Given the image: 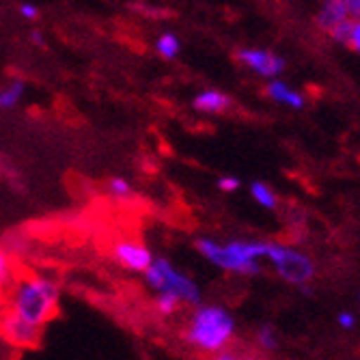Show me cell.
Wrapping results in <instances>:
<instances>
[{
	"label": "cell",
	"instance_id": "obj_21",
	"mask_svg": "<svg viewBox=\"0 0 360 360\" xmlns=\"http://www.w3.org/2000/svg\"><path fill=\"white\" fill-rule=\"evenodd\" d=\"M18 11H20V15L24 18V20H28V22H35V20H39V7L35 5V3H20V7H18Z\"/></svg>",
	"mask_w": 360,
	"mask_h": 360
},
{
	"label": "cell",
	"instance_id": "obj_22",
	"mask_svg": "<svg viewBox=\"0 0 360 360\" xmlns=\"http://www.w3.org/2000/svg\"><path fill=\"white\" fill-rule=\"evenodd\" d=\"M218 188L222 190V192H238L240 188H242V181L238 179V177H233V175H224V177H220L218 179Z\"/></svg>",
	"mask_w": 360,
	"mask_h": 360
},
{
	"label": "cell",
	"instance_id": "obj_17",
	"mask_svg": "<svg viewBox=\"0 0 360 360\" xmlns=\"http://www.w3.org/2000/svg\"><path fill=\"white\" fill-rule=\"evenodd\" d=\"M106 192L112 196L115 201H127L134 196V186L125 177H110L106 181Z\"/></svg>",
	"mask_w": 360,
	"mask_h": 360
},
{
	"label": "cell",
	"instance_id": "obj_14",
	"mask_svg": "<svg viewBox=\"0 0 360 360\" xmlns=\"http://www.w3.org/2000/svg\"><path fill=\"white\" fill-rule=\"evenodd\" d=\"M153 309L162 319H173L186 307L181 300H177L175 296H169V293H153Z\"/></svg>",
	"mask_w": 360,
	"mask_h": 360
},
{
	"label": "cell",
	"instance_id": "obj_8",
	"mask_svg": "<svg viewBox=\"0 0 360 360\" xmlns=\"http://www.w3.org/2000/svg\"><path fill=\"white\" fill-rule=\"evenodd\" d=\"M41 328H35L22 319H18L15 315H11L9 311L0 309V337H3L5 343H11L15 347H37L41 343Z\"/></svg>",
	"mask_w": 360,
	"mask_h": 360
},
{
	"label": "cell",
	"instance_id": "obj_1",
	"mask_svg": "<svg viewBox=\"0 0 360 360\" xmlns=\"http://www.w3.org/2000/svg\"><path fill=\"white\" fill-rule=\"evenodd\" d=\"M60 298L63 293L54 278L37 272H18L11 285L0 293V309L46 330L60 311Z\"/></svg>",
	"mask_w": 360,
	"mask_h": 360
},
{
	"label": "cell",
	"instance_id": "obj_24",
	"mask_svg": "<svg viewBox=\"0 0 360 360\" xmlns=\"http://www.w3.org/2000/svg\"><path fill=\"white\" fill-rule=\"evenodd\" d=\"M337 323L341 326L343 330H352V328H356V315L352 311H341L337 315Z\"/></svg>",
	"mask_w": 360,
	"mask_h": 360
},
{
	"label": "cell",
	"instance_id": "obj_23",
	"mask_svg": "<svg viewBox=\"0 0 360 360\" xmlns=\"http://www.w3.org/2000/svg\"><path fill=\"white\" fill-rule=\"evenodd\" d=\"M349 20H360V0H339Z\"/></svg>",
	"mask_w": 360,
	"mask_h": 360
},
{
	"label": "cell",
	"instance_id": "obj_5",
	"mask_svg": "<svg viewBox=\"0 0 360 360\" xmlns=\"http://www.w3.org/2000/svg\"><path fill=\"white\" fill-rule=\"evenodd\" d=\"M264 261L287 285L307 287L315 278V261L296 246L283 242H266Z\"/></svg>",
	"mask_w": 360,
	"mask_h": 360
},
{
	"label": "cell",
	"instance_id": "obj_11",
	"mask_svg": "<svg viewBox=\"0 0 360 360\" xmlns=\"http://www.w3.org/2000/svg\"><path fill=\"white\" fill-rule=\"evenodd\" d=\"M345 22H349L345 9L341 7L339 0H323L317 9V15H315V24L326 32V35H333V32L343 26Z\"/></svg>",
	"mask_w": 360,
	"mask_h": 360
},
{
	"label": "cell",
	"instance_id": "obj_18",
	"mask_svg": "<svg viewBox=\"0 0 360 360\" xmlns=\"http://www.w3.org/2000/svg\"><path fill=\"white\" fill-rule=\"evenodd\" d=\"M255 345L261 352H274L278 347V333L272 326H259L255 330Z\"/></svg>",
	"mask_w": 360,
	"mask_h": 360
},
{
	"label": "cell",
	"instance_id": "obj_13",
	"mask_svg": "<svg viewBox=\"0 0 360 360\" xmlns=\"http://www.w3.org/2000/svg\"><path fill=\"white\" fill-rule=\"evenodd\" d=\"M250 196H252V201L264 210H276L278 207V194L266 181H252L250 184Z\"/></svg>",
	"mask_w": 360,
	"mask_h": 360
},
{
	"label": "cell",
	"instance_id": "obj_25",
	"mask_svg": "<svg viewBox=\"0 0 360 360\" xmlns=\"http://www.w3.org/2000/svg\"><path fill=\"white\" fill-rule=\"evenodd\" d=\"M30 41H32V44H39L41 48L46 46V39H44V35H41V30H32V32H30Z\"/></svg>",
	"mask_w": 360,
	"mask_h": 360
},
{
	"label": "cell",
	"instance_id": "obj_2",
	"mask_svg": "<svg viewBox=\"0 0 360 360\" xmlns=\"http://www.w3.org/2000/svg\"><path fill=\"white\" fill-rule=\"evenodd\" d=\"M238 337V323L226 307L220 304H196L188 313L181 339L199 356L212 358L229 347H233Z\"/></svg>",
	"mask_w": 360,
	"mask_h": 360
},
{
	"label": "cell",
	"instance_id": "obj_4",
	"mask_svg": "<svg viewBox=\"0 0 360 360\" xmlns=\"http://www.w3.org/2000/svg\"><path fill=\"white\" fill-rule=\"evenodd\" d=\"M141 276L153 293H169V296H175L177 300L184 302L186 309L188 307L192 309L203 302V293H201V287L196 285V281L190 278L186 272H181L167 257H153L151 266Z\"/></svg>",
	"mask_w": 360,
	"mask_h": 360
},
{
	"label": "cell",
	"instance_id": "obj_6",
	"mask_svg": "<svg viewBox=\"0 0 360 360\" xmlns=\"http://www.w3.org/2000/svg\"><path fill=\"white\" fill-rule=\"evenodd\" d=\"M153 257L151 248L136 238H119L110 246V259L121 270L132 274H143L151 266Z\"/></svg>",
	"mask_w": 360,
	"mask_h": 360
},
{
	"label": "cell",
	"instance_id": "obj_3",
	"mask_svg": "<svg viewBox=\"0 0 360 360\" xmlns=\"http://www.w3.org/2000/svg\"><path fill=\"white\" fill-rule=\"evenodd\" d=\"M194 248L207 264L220 272L236 276H255L264 264L266 242L264 240H229L220 242L214 238H199Z\"/></svg>",
	"mask_w": 360,
	"mask_h": 360
},
{
	"label": "cell",
	"instance_id": "obj_7",
	"mask_svg": "<svg viewBox=\"0 0 360 360\" xmlns=\"http://www.w3.org/2000/svg\"><path fill=\"white\" fill-rule=\"evenodd\" d=\"M236 58L242 68L266 80H274L285 72V58L266 48H240Z\"/></svg>",
	"mask_w": 360,
	"mask_h": 360
},
{
	"label": "cell",
	"instance_id": "obj_19",
	"mask_svg": "<svg viewBox=\"0 0 360 360\" xmlns=\"http://www.w3.org/2000/svg\"><path fill=\"white\" fill-rule=\"evenodd\" d=\"M210 360H261V358H259V356H255V354H250V352H246V349L229 347V349H224V352H220V354L212 356Z\"/></svg>",
	"mask_w": 360,
	"mask_h": 360
},
{
	"label": "cell",
	"instance_id": "obj_9",
	"mask_svg": "<svg viewBox=\"0 0 360 360\" xmlns=\"http://www.w3.org/2000/svg\"><path fill=\"white\" fill-rule=\"evenodd\" d=\"M266 95L270 100L278 106H285V108H291V110H302L307 106V97L304 93H300L298 89L289 86L285 80L281 78H274V80H268L266 84Z\"/></svg>",
	"mask_w": 360,
	"mask_h": 360
},
{
	"label": "cell",
	"instance_id": "obj_20",
	"mask_svg": "<svg viewBox=\"0 0 360 360\" xmlns=\"http://www.w3.org/2000/svg\"><path fill=\"white\" fill-rule=\"evenodd\" d=\"M345 46L349 50H354L356 54H360V20H352L349 22V32H347Z\"/></svg>",
	"mask_w": 360,
	"mask_h": 360
},
{
	"label": "cell",
	"instance_id": "obj_10",
	"mask_svg": "<svg viewBox=\"0 0 360 360\" xmlns=\"http://www.w3.org/2000/svg\"><path fill=\"white\" fill-rule=\"evenodd\" d=\"M192 108L201 115H222L231 108V97L218 89H203L192 97Z\"/></svg>",
	"mask_w": 360,
	"mask_h": 360
},
{
	"label": "cell",
	"instance_id": "obj_15",
	"mask_svg": "<svg viewBox=\"0 0 360 360\" xmlns=\"http://www.w3.org/2000/svg\"><path fill=\"white\" fill-rule=\"evenodd\" d=\"M18 272H20V268H18L15 257L9 252L7 246L0 244V293L11 285V281L15 278Z\"/></svg>",
	"mask_w": 360,
	"mask_h": 360
},
{
	"label": "cell",
	"instance_id": "obj_12",
	"mask_svg": "<svg viewBox=\"0 0 360 360\" xmlns=\"http://www.w3.org/2000/svg\"><path fill=\"white\" fill-rule=\"evenodd\" d=\"M26 93V84L20 78H13L5 84H0V110H13L22 104Z\"/></svg>",
	"mask_w": 360,
	"mask_h": 360
},
{
	"label": "cell",
	"instance_id": "obj_16",
	"mask_svg": "<svg viewBox=\"0 0 360 360\" xmlns=\"http://www.w3.org/2000/svg\"><path fill=\"white\" fill-rule=\"evenodd\" d=\"M155 52L160 58H165V60H173L179 56L181 52V41L179 37L175 35V32L167 30V32H162V35L155 39Z\"/></svg>",
	"mask_w": 360,
	"mask_h": 360
}]
</instances>
